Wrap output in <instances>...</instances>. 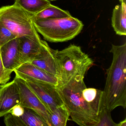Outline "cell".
I'll list each match as a JSON object with an SVG mask.
<instances>
[{
    "mask_svg": "<svg viewBox=\"0 0 126 126\" xmlns=\"http://www.w3.org/2000/svg\"><path fill=\"white\" fill-rule=\"evenodd\" d=\"M84 79L71 81L58 88L73 121L81 126H96L104 107L102 91L87 88Z\"/></svg>",
    "mask_w": 126,
    "mask_h": 126,
    "instance_id": "obj_1",
    "label": "cell"
},
{
    "mask_svg": "<svg viewBox=\"0 0 126 126\" xmlns=\"http://www.w3.org/2000/svg\"><path fill=\"white\" fill-rule=\"evenodd\" d=\"M110 52L112 60L106 71V83L103 92V105L111 112L117 107H126V43L112 45Z\"/></svg>",
    "mask_w": 126,
    "mask_h": 126,
    "instance_id": "obj_2",
    "label": "cell"
},
{
    "mask_svg": "<svg viewBox=\"0 0 126 126\" xmlns=\"http://www.w3.org/2000/svg\"><path fill=\"white\" fill-rule=\"evenodd\" d=\"M56 56L60 72L58 88L74 79H84L94 64L93 60L81 47L73 44L62 50H58Z\"/></svg>",
    "mask_w": 126,
    "mask_h": 126,
    "instance_id": "obj_3",
    "label": "cell"
},
{
    "mask_svg": "<svg viewBox=\"0 0 126 126\" xmlns=\"http://www.w3.org/2000/svg\"><path fill=\"white\" fill-rule=\"evenodd\" d=\"M38 33L51 43H59L71 40L79 35L83 29L81 21L72 16L58 19H32Z\"/></svg>",
    "mask_w": 126,
    "mask_h": 126,
    "instance_id": "obj_4",
    "label": "cell"
},
{
    "mask_svg": "<svg viewBox=\"0 0 126 126\" xmlns=\"http://www.w3.org/2000/svg\"><path fill=\"white\" fill-rule=\"evenodd\" d=\"M0 23L17 38L39 36L33 25L31 15L14 4L0 8Z\"/></svg>",
    "mask_w": 126,
    "mask_h": 126,
    "instance_id": "obj_5",
    "label": "cell"
},
{
    "mask_svg": "<svg viewBox=\"0 0 126 126\" xmlns=\"http://www.w3.org/2000/svg\"><path fill=\"white\" fill-rule=\"evenodd\" d=\"M14 79L19 87L20 104L23 108L34 110L43 118L48 126H50L49 116L51 112L46 105L27 85L25 81L16 76Z\"/></svg>",
    "mask_w": 126,
    "mask_h": 126,
    "instance_id": "obj_6",
    "label": "cell"
},
{
    "mask_svg": "<svg viewBox=\"0 0 126 126\" xmlns=\"http://www.w3.org/2000/svg\"><path fill=\"white\" fill-rule=\"evenodd\" d=\"M29 88L43 102L50 112L64 104L59 88L50 84L26 81Z\"/></svg>",
    "mask_w": 126,
    "mask_h": 126,
    "instance_id": "obj_7",
    "label": "cell"
},
{
    "mask_svg": "<svg viewBox=\"0 0 126 126\" xmlns=\"http://www.w3.org/2000/svg\"><path fill=\"white\" fill-rule=\"evenodd\" d=\"M58 50H54L46 41L42 40L41 50L32 63L37 67L60 79L59 65L57 59Z\"/></svg>",
    "mask_w": 126,
    "mask_h": 126,
    "instance_id": "obj_8",
    "label": "cell"
},
{
    "mask_svg": "<svg viewBox=\"0 0 126 126\" xmlns=\"http://www.w3.org/2000/svg\"><path fill=\"white\" fill-rule=\"evenodd\" d=\"M14 72L16 76L25 81L42 82L59 87V81L56 77L32 63H27L22 65L16 68Z\"/></svg>",
    "mask_w": 126,
    "mask_h": 126,
    "instance_id": "obj_9",
    "label": "cell"
},
{
    "mask_svg": "<svg viewBox=\"0 0 126 126\" xmlns=\"http://www.w3.org/2000/svg\"><path fill=\"white\" fill-rule=\"evenodd\" d=\"M20 101L19 87L14 79L12 81L0 85V118L9 113Z\"/></svg>",
    "mask_w": 126,
    "mask_h": 126,
    "instance_id": "obj_10",
    "label": "cell"
},
{
    "mask_svg": "<svg viewBox=\"0 0 126 126\" xmlns=\"http://www.w3.org/2000/svg\"><path fill=\"white\" fill-rule=\"evenodd\" d=\"M20 66L31 63L41 50L42 42L40 36H23L19 38Z\"/></svg>",
    "mask_w": 126,
    "mask_h": 126,
    "instance_id": "obj_11",
    "label": "cell"
},
{
    "mask_svg": "<svg viewBox=\"0 0 126 126\" xmlns=\"http://www.w3.org/2000/svg\"><path fill=\"white\" fill-rule=\"evenodd\" d=\"M0 50L4 68L11 74L20 66L19 38L14 39L0 47Z\"/></svg>",
    "mask_w": 126,
    "mask_h": 126,
    "instance_id": "obj_12",
    "label": "cell"
},
{
    "mask_svg": "<svg viewBox=\"0 0 126 126\" xmlns=\"http://www.w3.org/2000/svg\"><path fill=\"white\" fill-rule=\"evenodd\" d=\"M111 24L116 34L126 35V3L115 6L111 17Z\"/></svg>",
    "mask_w": 126,
    "mask_h": 126,
    "instance_id": "obj_13",
    "label": "cell"
},
{
    "mask_svg": "<svg viewBox=\"0 0 126 126\" xmlns=\"http://www.w3.org/2000/svg\"><path fill=\"white\" fill-rule=\"evenodd\" d=\"M50 4L49 0H15L14 5L32 15L39 13Z\"/></svg>",
    "mask_w": 126,
    "mask_h": 126,
    "instance_id": "obj_14",
    "label": "cell"
},
{
    "mask_svg": "<svg viewBox=\"0 0 126 126\" xmlns=\"http://www.w3.org/2000/svg\"><path fill=\"white\" fill-rule=\"evenodd\" d=\"M31 16L32 19H40L65 18L71 16L68 11L63 10L50 4L40 12Z\"/></svg>",
    "mask_w": 126,
    "mask_h": 126,
    "instance_id": "obj_15",
    "label": "cell"
},
{
    "mask_svg": "<svg viewBox=\"0 0 126 126\" xmlns=\"http://www.w3.org/2000/svg\"><path fill=\"white\" fill-rule=\"evenodd\" d=\"M70 116V113L64 104L51 112L49 116L50 126H65Z\"/></svg>",
    "mask_w": 126,
    "mask_h": 126,
    "instance_id": "obj_16",
    "label": "cell"
},
{
    "mask_svg": "<svg viewBox=\"0 0 126 126\" xmlns=\"http://www.w3.org/2000/svg\"><path fill=\"white\" fill-rule=\"evenodd\" d=\"M20 117L26 126H48L43 118L32 109L24 108V113Z\"/></svg>",
    "mask_w": 126,
    "mask_h": 126,
    "instance_id": "obj_17",
    "label": "cell"
},
{
    "mask_svg": "<svg viewBox=\"0 0 126 126\" xmlns=\"http://www.w3.org/2000/svg\"><path fill=\"white\" fill-rule=\"evenodd\" d=\"M110 112L104 107L100 113L99 122L96 126H117V124L111 118Z\"/></svg>",
    "mask_w": 126,
    "mask_h": 126,
    "instance_id": "obj_18",
    "label": "cell"
},
{
    "mask_svg": "<svg viewBox=\"0 0 126 126\" xmlns=\"http://www.w3.org/2000/svg\"><path fill=\"white\" fill-rule=\"evenodd\" d=\"M16 38L11 31L0 23V47Z\"/></svg>",
    "mask_w": 126,
    "mask_h": 126,
    "instance_id": "obj_19",
    "label": "cell"
},
{
    "mask_svg": "<svg viewBox=\"0 0 126 126\" xmlns=\"http://www.w3.org/2000/svg\"><path fill=\"white\" fill-rule=\"evenodd\" d=\"M4 121L7 126H24L25 124L20 117L9 113L4 116Z\"/></svg>",
    "mask_w": 126,
    "mask_h": 126,
    "instance_id": "obj_20",
    "label": "cell"
},
{
    "mask_svg": "<svg viewBox=\"0 0 126 126\" xmlns=\"http://www.w3.org/2000/svg\"><path fill=\"white\" fill-rule=\"evenodd\" d=\"M11 78V74L4 68L0 50V85L6 84Z\"/></svg>",
    "mask_w": 126,
    "mask_h": 126,
    "instance_id": "obj_21",
    "label": "cell"
},
{
    "mask_svg": "<svg viewBox=\"0 0 126 126\" xmlns=\"http://www.w3.org/2000/svg\"><path fill=\"white\" fill-rule=\"evenodd\" d=\"M24 113V108L22 107L20 104L17 105L14 107L10 111L11 113L13 115L20 117Z\"/></svg>",
    "mask_w": 126,
    "mask_h": 126,
    "instance_id": "obj_22",
    "label": "cell"
},
{
    "mask_svg": "<svg viewBox=\"0 0 126 126\" xmlns=\"http://www.w3.org/2000/svg\"><path fill=\"white\" fill-rule=\"evenodd\" d=\"M118 126H126V119L120 122L119 124H117Z\"/></svg>",
    "mask_w": 126,
    "mask_h": 126,
    "instance_id": "obj_23",
    "label": "cell"
},
{
    "mask_svg": "<svg viewBox=\"0 0 126 126\" xmlns=\"http://www.w3.org/2000/svg\"><path fill=\"white\" fill-rule=\"evenodd\" d=\"M119 2H121V3H126V0H119Z\"/></svg>",
    "mask_w": 126,
    "mask_h": 126,
    "instance_id": "obj_24",
    "label": "cell"
},
{
    "mask_svg": "<svg viewBox=\"0 0 126 126\" xmlns=\"http://www.w3.org/2000/svg\"><path fill=\"white\" fill-rule=\"evenodd\" d=\"M50 1H56V0H49Z\"/></svg>",
    "mask_w": 126,
    "mask_h": 126,
    "instance_id": "obj_25",
    "label": "cell"
}]
</instances>
